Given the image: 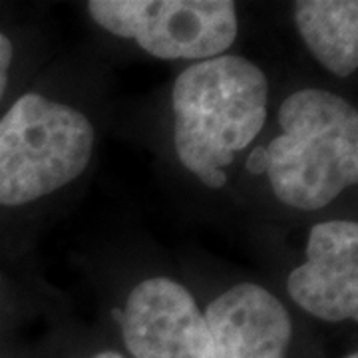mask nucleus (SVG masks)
<instances>
[{
  "instance_id": "obj_7",
  "label": "nucleus",
  "mask_w": 358,
  "mask_h": 358,
  "mask_svg": "<svg viewBox=\"0 0 358 358\" xmlns=\"http://www.w3.org/2000/svg\"><path fill=\"white\" fill-rule=\"evenodd\" d=\"M205 322L217 358H287L293 324L267 289L239 282L207 307Z\"/></svg>"
},
{
  "instance_id": "obj_5",
  "label": "nucleus",
  "mask_w": 358,
  "mask_h": 358,
  "mask_svg": "<svg viewBox=\"0 0 358 358\" xmlns=\"http://www.w3.org/2000/svg\"><path fill=\"white\" fill-rule=\"evenodd\" d=\"M122 333L134 358H217L201 308L169 277L136 285L126 301Z\"/></svg>"
},
{
  "instance_id": "obj_2",
  "label": "nucleus",
  "mask_w": 358,
  "mask_h": 358,
  "mask_svg": "<svg viewBox=\"0 0 358 358\" xmlns=\"http://www.w3.org/2000/svg\"><path fill=\"white\" fill-rule=\"evenodd\" d=\"M281 134L265 154L271 189L281 203L319 211L358 181V114L320 88L293 92L279 110Z\"/></svg>"
},
{
  "instance_id": "obj_8",
  "label": "nucleus",
  "mask_w": 358,
  "mask_h": 358,
  "mask_svg": "<svg viewBox=\"0 0 358 358\" xmlns=\"http://www.w3.org/2000/svg\"><path fill=\"white\" fill-rule=\"evenodd\" d=\"M294 24L310 54L334 76H350L358 68V2H294Z\"/></svg>"
},
{
  "instance_id": "obj_11",
  "label": "nucleus",
  "mask_w": 358,
  "mask_h": 358,
  "mask_svg": "<svg viewBox=\"0 0 358 358\" xmlns=\"http://www.w3.org/2000/svg\"><path fill=\"white\" fill-rule=\"evenodd\" d=\"M346 358H358V357H357V355H355V352H352V355H348V357H346Z\"/></svg>"
},
{
  "instance_id": "obj_10",
  "label": "nucleus",
  "mask_w": 358,
  "mask_h": 358,
  "mask_svg": "<svg viewBox=\"0 0 358 358\" xmlns=\"http://www.w3.org/2000/svg\"><path fill=\"white\" fill-rule=\"evenodd\" d=\"M92 358H122L117 352H112V350H106V352H98L96 357Z\"/></svg>"
},
{
  "instance_id": "obj_6",
  "label": "nucleus",
  "mask_w": 358,
  "mask_h": 358,
  "mask_svg": "<svg viewBox=\"0 0 358 358\" xmlns=\"http://www.w3.org/2000/svg\"><path fill=\"white\" fill-rule=\"evenodd\" d=\"M294 303L327 322L358 319L357 221L317 223L307 243V261L287 279Z\"/></svg>"
},
{
  "instance_id": "obj_4",
  "label": "nucleus",
  "mask_w": 358,
  "mask_h": 358,
  "mask_svg": "<svg viewBox=\"0 0 358 358\" xmlns=\"http://www.w3.org/2000/svg\"><path fill=\"white\" fill-rule=\"evenodd\" d=\"M96 24L131 38L162 60H209L237 38V6L231 0H92Z\"/></svg>"
},
{
  "instance_id": "obj_9",
  "label": "nucleus",
  "mask_w": 358,
  "mask_h": 358,
  "mask_svg": "<svg viewBox=\"0 0 358 358\" xmlns=\"http://www.w3.org/2000/svg\"><path fill=\"white\" fill-rule=\"evenodd\" d=\"M13 42H10L8 36H4L0 32V100L4 96L6 86H8V74H10V66H13Z\"/></svg>"
},
{
  "instance_id": "obj_3",
  "label": "nucleus",
  "mask_w": 358,
  "mask_h": 358,
  "mask_svg": "<svg viewBox=\"0 0 358 358\" xmlns=\"http://www.w3.org/2000/svg\"><path fill=\"white\" fill-rule=\"evenodd\" d=\"M96 143L88 115L28 92L0 120V205L52 195L84 173Z\"/></svg>"
},
{
  "instance_id": "obj_1",
  "label": "nucleus",
  "mask_w": 358,
  "mask_h": 358,
  "mask_svg": "<svg viewBox=\"0 0 358 358\" xmlns=\"http://www.w3.org/2000/svg\"><path fill=\"white\" fill-rule=\"evenodd\" d=\"M173 145L201 183L225 185V167L267 122L265 72L243 56H215L185 68L173 84Z\"/></svg>"
}]
</instances>
